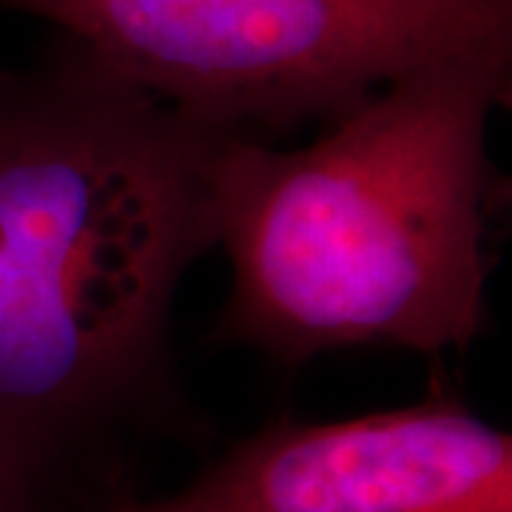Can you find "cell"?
I'll list each match as a JSON object with an SVG mask.
<instances>
[{
  "label": "cell",
  "instance_id": "cell-1",
  "mask_svg": "<svg viewBox=\"0 0 512 512\" xmlns=\"http://www.w3.org/2000/svg\"><path fill=\"white\" fill-rule=\"evenodd\" d=\"M231 137L63 32L0 72V456L66 490L180 410L171 313Z\"/></svg>",
  "mask_w": 512,
  "mask_h": 512
},
{
  "label": "cell",
  "instance_id": "cell-2",
  "mask_svg": "<svg viewBox=\"0 0 512 512\" xmlns=\"http://www.w3.org/2000/svg\"><path fill=\"white\" fill-rule=\"evenodd\" d=\"M510 97L512 57H447L311 146L231 137L217 165L231 293L211 339L288 367L345 348H470L493 271L487 128Z\"/></svg>",
  "mask_w": 512,
  "mask_h": 512
},
{
  "label": "cell",
  "instance_id": "cell-3",
  "mask_svg": "<svg viewBox=\"0 0 512 512\" xmlns=\"http://www.w3.org/2000/svg\"><path fill=\"white\" fill-rule=\"evenodd\" d=\"M225 134L325 126L447 57H512V0H0Z\"/></svg>",
  "mask_w": 512,
  "mask_h": 512
},
{
  "label": "cell",
  "instance_id": "cell-4",
  "mask_svg": "<svg viewBox=\"0 0 512 512\" xmlns=\"http://www.w3.org/2000/svg\"><path fill=\"white\" fill-rule=\"evenodd\" d=\"M120 512H512V439L456 396L345 421H274L185 490Z\"/></svg>",
  "mask_w": 512,
  "mask_h": 512
},
{
  "label": "cell",
  "instance_id": "cell-5",
  "mask_svg": "<svg viewBox=\"0 0 512 512\" xmlns=\"http://www.w3.org/2000/svg\"><path fill=\"white\" fill-rule=\"evenodd\" d=\"M0 512H69L66 490L0 456Z\"/></svg>",
  "mask_w": 512,
  "mask_h": 512
},
{
  "label": "cell",
  "instance_id": "cell-6",
  "mask_svg": "<svg viewBox=\"0 0 512 512\" xmlns=\"http://www.w3.org/2000/svg\"><path fill=\"white\" fill-rule=\"evenodd\" d=\"M103 512H120V507H117V504H111V507H106Z\"/></svg>",
  "mask_w": 512,
  "mask_h": 512
}]
</instances>
